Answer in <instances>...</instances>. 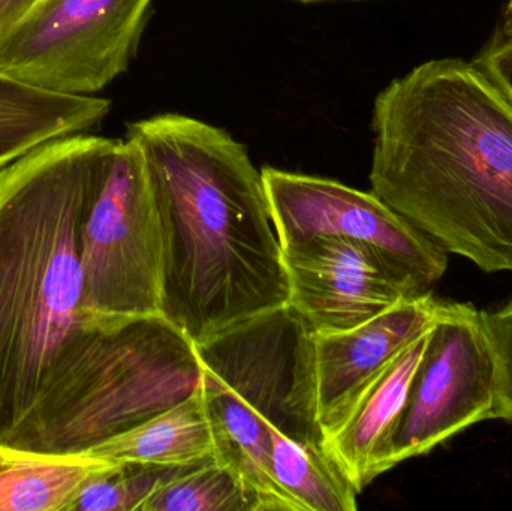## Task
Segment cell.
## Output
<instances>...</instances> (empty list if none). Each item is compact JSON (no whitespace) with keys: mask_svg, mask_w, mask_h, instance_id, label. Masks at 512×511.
I'll return each mask as SVG.
<instances>
[{"mask_svg":"<svg viewBox=\"0 0 512 511\" xmlns=\"http://www.w3.org/2000/svg\"><path fill=\"white\" fill-rule=\"evenodd\" d=\"M162 237L161 315L195 345L288 305L261 171L225 129L182 114L129 123Z\"/></svg>","mask_w":512,"mask_h":511,"instance_id":"6da1fadb","label":"cell"},{"mask_svg":"<svg viewBox=\"0 0 512 511\" xmlns=\"http://www.w3.org/2000/svg\"><path fill=\"white\" fill-rule=\"evenodd\" d=\"M370 186L445 252L512 272V101L475 60L433 59L373 105Z\"/></svg>","mask_w":512,"mask_h":511,"instance_id":"7a4b0ae2","label":"cell"},{"mask_svg":"<svg viewBox=\"0 0 512 511\" xmlns=\"http://www.w3.org/2000/svg\"><path fill=\"white\" fill-rule=\"evenodd\" d=\"M113 138L48 141L0 170V446L17 449L92 329L81 227Z\"/></svg>","mask_w":512,"mask_h":511,"instance_id":"3957f363","label":"cell"},{"mask_svg":"<svg viewBox=\"0 0 512 511\" xmlns=\"http://www.w3.org/2000/svg\"><path fill=\"white\" fill-rule=\"evenodd\" d=\"M216 461L233 468L255 506H285L271 464L270 428L325 449L316 398L315 342L292 306L273 309L198 345Z\"/></svg>","mask_w":512,"mask_h":511,"instance_id":"277c9868","label":"cell"},{"mask_svg":"<svg viewBox=\"0 0 512 511\" xmlns=\"http://www.w3.org/2000/svg\"><path fill=\"white\" fill-rule=\"evenodd\" d=\"M203 383L197 345L161 314L95 326L17 449L80 455L170 410Z\"/></svg>","mask_w":512,"mask_h":511,"instance_id":"5b68a950","label":"cell"},{"mask_svg":"<svg viewBox=\"0 0 512 511\" xmlns=\"http://www.w3.org/2000/svg\"><path fill=\"white\" fill-rule=\"evenodd\" d=\"M87 329L161 314L162 237L143 155L116 140L81 227Z\"/></svg>","mask_w":512,"mask_h":511,"instance_id":"8992f818","label":"cell"},{"mask_svg":"<svg viewBox=\"0 0 512 511\" xmlns=\"http://www.w3.org/2000/svg\"><path fill=\"white\" fill-rule=\"evenodd\" d=\"M153 0H39L0 38V75L69 96H93L126 72Z\"/></svg>","mask_w":512,"mask_h":511,"instance_id":"52a82bcc","label":"cell"},{"mask_svg":"<svg viewBox=\"0 0 512 511\" xmlns=\"http://www.w3.org/2000/svg\"><path fill=\"white\" fill-rule=\"evenodd\" d=\"M495 359L483 312L442 302L384 458V473L492 419Z\"/></svg>","mask_w":512,"mask_h":511,"instance_id":"ba28073f","label":"cell"},{"mask_svg":"<svg viewBox=\"0 0 512 511\" xmlns=\"http://www.w3.org/2000/svg\"><path fill=\"white\" fill-rule=\"evenodd\" d=\"M261 176L280 246L316 236L355 240L424 291L447 272L448 252L373 192L273 167Z\"/></svg>","mask_w":512,"mask_h":511,"instance_id":"9c48e42d","label":"cell"},{"mask_svg":"<svg viewBox=\"0 0 512 511\" xmlns=\"http://www.w3.org/2000/svg\"><path fill=\"white\" fill-rule=\"evenodd\" d=\"M280 248L288 305L313 335L346 332L402 300L427 293L375 249L355 240L316 236Z\"/></svg>","mask_w":512,"mask_h":511,"instance_id":"30bf717a","label":"cell"},{"mask_svg":"<svg viewBox=\"0 0 512 511\" xmlns=\"http://www.w3.org/2000/svg\"><path fill=\"white\" fill-rule=\"evenodd\" d=\"M442 302L427 291L354 329L313 335L318 419L325 438L339 429L396 357L432 330Z\"/></svg>","mask_w":512,"mask_h":511,"instance_id":"8fae6325","label":"cell"},{"mask_svg":"<svg viewBox=\"0 0 512 511\" xmlns=\"http://www.w3.org/2000/svg\"><path fill=\"white\" fill-rule=\"evenodd\" d=\"M429 333L396 357L363 393L339 429L325 438V450L358 494L384 474L385 453L426 350Z\"/></svg>","mask_w":512,"mask_h":511,"instance_id":"7c38bea8","label":"cell"},{"mask_svg":"<svg viewBox=\"0 0 512 511\" xmlns=\"http://www.w3.org/2000/svg\"><path fill=\"white\" fill-rule=\"evenodd\" d=\"M215 428L207 408L204 383L170 410L152 417L131 431L110 438L84 455L111 464L188 467L216 459Z\"/></svg>","mask_w":512,"mask_h":511,"instance_id":"4fadbf2b","label":"cell"},{"mask_svg":"<svg viewBox=\"0 0 512 511\" xmlns=\"http://www.w3.org/2000/svg\"><path fill=\"white\" fill-rule=\"evenodd\" d=\"M111 102L33 89L0 75V170L30 150L102 122Z\"/></svg>","mask_w":512,"mask_h":511,"instance_id":"5bb4252c","label":"cell"},{"mask_svg":"<svg viewBox=\"0 0 512 511\" xmlns=\"http://www.w3.org/2000/svg\"><path fill=\"white\" fill-rule=\"evenodd\" d=\"M111 462L0 446V511H66L83 483Z\"/></svg>","mask_w":512,"mask_h":511,"instance_id":"9a60e30c","label":"cell"},{"mask_svg":"<svg viewBox=\"0 0 512 511\" xmlns=\"http://www.w3.org/2000/svg\"><path fill=\"white\" fill-rule=\"evenodd\" d=\"M276 482L298 511H355L358 492L327 450L298 443L270 428Z\"/></svg>","mask_w":512,"mask_h":511,"instance_id":"2e32d148","label":"cell"},{"mask_svg":"<svg viewBox=\"0 0 512 511\" xmlns=\"http://www.w3.org/2000/svg\"><path fill=\"white\" fill-rule=\"evenodd\" d=\"M140 511H254V507L239 474L213 459L162 486Z\"/></svg>","mask_w":512,"mask_h":511,"instance_id":"e0dca14e","label":"cell"},{"mask_svg":"<svg viewBox=\"0 0 512 511\" xmlns=\"http://www.w3.org/2000/svg\"><path fill=\"white\" fill-rule=\"evenodd\" d=\"M198 465L111 464L83 483L66 511H140L158 489Z\"/></svg>","mask_w":512,"mask_h":511,"instance_id":"ac0fdd59","label":"cell"},{"mask_svg":"<svg viewBox=\"0 0 512 511\" xmlns=\"http://www.w3.org/2000/svg\"><path fill=\"white\" fill-rule=\"evenodd\" d=\"M484 327L495 359V405L492 419L512 425V297L495 312H483Z\"/></svg>","mask_w":512,"mask_h":511,"instance_id":"d6986e66","label":"cell"},{"mask_svg":"<svg viewBox=\"0 0 512 511\" xmlns=\"http://www.w3.org/2000/svg\"><path fill=\"white\" fill-rule=\"evenodd\" d=\"M474 60L512 101V0L505 6L492 38Z\"/></svg>","mask_w":512,"mask_h":511,"instance_id":"ffe728a7","label":"cell"},{"mask_svg":"<svg viewBox=\"0 0 512 511\" xmlns=\"http://www.w3.org/2000/svg\"><path fill=\"white\" fill-rule=\"evenodd\" d=\"M39 0H0V38L14 29Z\"/></svg>","mask_w":512,"mask_h":511,"instance_id":"44dd1931","label":"cell"},{"mask_svg":"<svg viewBox=\"0 0 512 511\" xmlns=\"http://www.w3.org/2000/svg\"><path fill=\"white\" fill-rule=\"evenodd\" d=\"M300 2H325V0H300Z\"/></svg>","mask_w":512,"mask_h":511,"instance_id":"7402d4cb","label":"cell"}]
</instances>
